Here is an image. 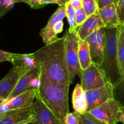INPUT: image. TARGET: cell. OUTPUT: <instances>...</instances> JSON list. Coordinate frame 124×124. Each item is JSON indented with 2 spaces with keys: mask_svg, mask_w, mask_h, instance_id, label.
<instances>
[{
  "mask_svg": "<svg viewBox=\"0 0 124 124\" xmlns=\"http://www.w3.org/2000/svg\"><path fill=\"white\" fill-rule=\"evenodd\" d=\"M35 59L41 66V80H47L69 88L68 69L65 56V37L50 45H45L34 52Z\"/></svg>",
  "mask_w": 124,
  "mask_h": 124,
  "instance_id": "cell-1",
  "label": "cell"
},
{
  "mask_svg": "<svg viewBox=\"0 0 124 124\" xmlns=\"http://www.w3.org/2000/svg\"><path fill=\"white\" fill-rule=\"evenodd\" d=\"M69 88L47 80H41L39 96L45 105L65 124L70 112L68 103Z\"/></svg>",
  "mask_w": 124,
  "mask_h": 124,
  "instance_id": "cell-2",
  "label": "cell"
},
{
  "mask_svg": "<svg viewBox=\"0 0 124 124\" xmlns=\"http://www.w3.org/2000/svg\"><path fill=\"white\" fill-rule=\"evenodd\" d=\"M117 27L105 28L103 60L102 65L100 66L107 81L111 83L113 87L119 84L123 79L120 72L118 59Z\"/></svg>",
  "mask_w": 124,
  "mask_h": 124,
  "instance_id": "cell-3",
  "label": "cell"
},
{
  "mask_svg": "<svg viewBox=\"0 0 124 124\" xmlns=\"http://www.w3.org/2000/svg\"><path fill=\"white\" fill-rule=\"evenodd\" d=\"M77 31L68 29L64 35L65 37V56L70 84L72 83L76 76L80 78L82 72L78 56L79 37L77 35Z\"/></svg>",
  "mask_w": 124,
  "mask_h": 124,
  "instance_id": "cell-4",
  "label": "cell"
},
{
  "mask_svg": "<svg viewBox=\"0 0 124 124\" xmlns=\"http://www.w3.org/2000/svg\"><path fill=\"white\" fill-rule=\"evenodd\" d=\"M85 40L89 45L92 63L100 67L103 62L105 46V27L94 31Z\"/></svg>",
  "mask_w": 124,
  "mask_h": 124,
  "instance_id": "cell-5",
  "label": "cell"
},
{
  "mask_svg": "<svg viewBox=\"0 0 124 124\" xmlns=\"http://www.w3.org/2000/svg\"><path fill=\"white\" fill-rule=\"evenodd\" d=\"M80 78L85 91L101 88L108 82L99 66L93 63L88 68L82 70Z\"/></svg>",
  "mask_w": 124,
  "mask_h": 124,
  "instance_id": "cell-6",
  "label": "cell"
},
{
  "mask_svg": "<svg viewBox=\"0 0 124 124\" xmlns=\"http://www.w3.org/2000/svg\"><path fill=\"white\" fill-rule=\"evenodd\" d=\"M120 105L114 98L108 100L89 112L97 119L108 124H117Z\"/></svg>",
  "mask_w": 124,
  "mask_h": 124,
  "instance_id": "cell-7",
  "label": "cell"
},
{
  "mask_svg": "<svg viewBox=\"0 0 124 124\" xmlns=\"http://www.w3.org/2000/svg\"><path fill=\"white\" fill-rule=\"evenodd\" d=\"M113 88V85L109 82H107L101 88L85 91L88 103L87 112H89L108 100L114 98Z\"/></svg>",
  "mask_w": 124,
  "mask_h": 124,
  "instance_id": "cell-8",
  "label": "cell"
},
{
  "mask_svg": "<svg viewBox=\"0 0 124 124\" xmlns=\"http://www.w3.org/2000/svg\"><path fill=\"white\" fill-rule=\"evenodd\" d=\"M27 72L20 66H14L8 74L0 80V101H4L8 99L20 78Z\"/></svg>",
  "mask_w": 124,
  "mask_h": 124,
  "instance_id": "cell-9",
  "label": "cell"
},
{
  "mask_svg": "<svg viewBox=\"0 0 124 124\" xmlns=\"http://www.w3.org/2000/svg\"><path fill=\"white\" fill-rule=\"evenodd\" d=\"M34 114L32 124H63L45 105L39 96L33 103Z\"/></svg>",
  "mask_w": 124,
  "mask_h": 124,
  "instance_id": "cell-10",
  "label": "cell"
},
{
  "mask_svg": "<svg viewBox=\"0 0 124 124\" xmlns=\"http://www.w3.org/2000/svg\"><path fill=\"white\" fill-rule=\"evenodd\" d=\"M65 16H66L65 5L59 6L57 10L51 15L47 21L46 26L41 30L40 32V36L43 39V41L45 45H50L58 40L59 38L55 34L54 31V26L58 21H63Z\"/></svg>",
  "mask_w": 124,
  "mask_h": 124,
  "instance_id": "cell-11",
  "label": "cell"
},
{
  "mask_svg": "<svg viewBox=\"0 0 124 124\" xmlns=\"http://www.w3.org/2000/svg\"><path fill=\"white\" fill-rule=\"evenodd\" d=\"M34 107L10 109L0 118V124H20L32 119Z\"/></svg>",
  "mask_w": 124,
  "mask_h": 124,
  "instance_id": "cell-12",
  "label": "cell"
},
{
  "mask_svg": "<svg viewBox=\"0 0 124 124\" xmlns=\"http://www.w3.org/2000/svg\"><path fill=\"white\" fill-rule=\"evenodd\" d=\"M39 91V88H32L21 94L14 97L8 102L7 103L9 110L19 108H24L33 105L34 100L36 98Z\"/></svg>",
  "mask_w": 124,
  "mask_h": 124,
  "instance_id": "cell-13",
  "label": "cell"
},
{
  "mask_svg": "<svg viewBox=\"0 0 124 124\" xmlns=\"http://www.w3.org/2000/svg\"><path fill=\"white\" fill-rule=\"evenodd\" d=\"M103 27H105V26L97 10L94 14L88 16L84 23L78 27L77 35L80 39L85 40L87 37L94 31Z\"/></svg>",
  "mask_w": 124,
  "mask_h": 124,
  "instance_id": "cell-14",
  "label": "cell"
},
{
  "mask_svg": "<svg viewBox=\"0 0 124 124\" xmlns=\"http://www.w3.org/2000/svg\"><path fill=\"white\" fill-rule=\"evenodd\" d=\"M41 68H38L33 69L27 72L24 76L20 78L13 91L9 95L8 99L4 101V102H8L14 97L21 94V93L31 89L30 86L31 81L35 77L41 76Z\"/></svg>",
  "mask_w": 124,
  "mask_h": 124,
  "instance_id": "cell-15",
  "label": "cell"
},
{
  "mask_svg": "<svg viewBox=\"0 0 124 124\" xmlns=\"http://www.w3.org/2000/svg\"><path fill=\"white\" fill-rule=\"evenodd\" d=\"M98 11L105 28L117 27L120 24L117 14L116 4L114 3L99 8Z\"/></svg>",
  "mask_w": 124,
  "mask_h": 124,
  "instance_id": "cell-16",
  "label": "cell"
},
{
  "mask_svg": "<svg viewBox=\"0 0 124 124\" xmlns=\"http://www.w3.org/2000/svg\"><path fill=\"white\" fill-rule=\"evenodd\" d=\"M72 102L75 111L80 114L87 113L88 103L85 91L80 84H77L72 93Z\"/></svg>",
  "mask_w": 124,
  "mask_h": 124,
  "instance_id": "cell-17",
  "label": "cell"
},
{
  "mask_svg": "<svg viewBox=\"0 0 124 124\" xmlns=\"http://www.w3.org/2000/svg\"><path fill=\"white\" fill-rule=\"evenodd\" d=\"M78 56L80 65L82 70L88 68L92 63L89 45L86 40L78 39Z\"/></svg>",
  "mask_w": 124,
  "mask_h": 124,
  "instance_id": "cell-18",
  "label": "cell"
},
{
  "mask_svg": "<svg viewBox=\"0 0 124 124\" xmlns=\"http://www.w3.org/2000/svg\"><path fill=\"white\" fill-rule=\"evenodd\" d=\"M12 65L13 66H20L27 72L33 69L41 68V66L35 60L33 53L21 54L18 58L13 62Z\"/></svg>",
  "mask_w": 124,
  "mask_h": 124,
  "instance_id": "cell-19",
  "label": "cell"
},
{
  "mask_svg": "<svg viewBox=\"0 0 124 124\" xmlns=\"http://www.w3.org/2000/svg\"><path fill=\"white\" fill-rule=\"evenodd\" d=\"M117 54L120 72L124 78V24L117 27Z\"/></svg>",
  "mask_w": 124,
  "mask_h": 124,
  "instance_id": "cell-20",
  "label": "cell"
},
{
  "mask_svg": "<svg viewBox=\"0 0 124 124\" xmlns=\"http://www.w3.org/2000/svg\"><path fill=\"white\" fill-rule=\"evenodd\" d=\"M66 6V16L67 17L68 21L70 28L69 29L71 31H74V30H78V27L76 24V9L71 6V4L68 1Z\"/></svg>",
  "mask_w": 124,
  "mask_h": 124,
  "instance_id": "cell-21",
  "label": "cell"
},
{
  "mask_svg": "<svg viewBox=\"0 0 124 124\" xmlns=\"http://www.w3.org/2000/svg\"><path fill=\"white\" fill-rule=\"evenodd\" d=\"M114 99L116 100L120 106H124V78L118 85L113 88Z\"/></svg>",
  "mask_w": 124,
  "mask_h": 124,
  "instance_id": "cell-22",
  "label": "cell"
},
{
  "mask_svg": "<svg viewBox=\"0 0 124 124\" xmlns=\"http://www.w3.org/2000/svg\"><path fill=\"white\" fill-rule=\"evenodd\" d=\"M79 124H108L90 114L89 112L85 114H79Z\"/></svg>",
  "mask_w": 124,
  "mask_h": 124,
  "instance_id": "cell-23",
  "label": "cell"
},
{
  "mask_svg": "<svg viewBox=\"0 0 124 124\" xmlns=\"http://www.w3.org/2000/svg\"><path fill=\"white\" fill-rule=\"evenodd\" d=\"M82 8L88 17L98 10L97 3L95 0H82Z\"/></svg>",
  "mask_w": 124,
  "mask_h": 124,
  "instance_id": "cell-24",
  "label": "cell"
},
{
  "mask_svg": "<svg viewBox=\"0 0 124 124\" xmlns=\"http://www.w3.org/2000/svg\"><path fill=\"white\" fill-rule=\"evenodd\" d=\"M20 56L21 54H20L11 53L3 50H0V63L8 61L12 63L14 61L16 60Z\"/></svg>",
  "mask_w": 124,
  "mask_h": 124,
  "instance_id": "cell-25",
  "label": "cell"
},
{
  "mask_svg": "<svg viewBox=\"0 0 124 124\" xmlns=\"http://www.w3.org/2000/svg\"><path fill=\"white\" fill-rule=\"evenodd\" d=\"M75 17H76V24L78 27H80L86 20L88 16H87L84 9H83V8H82L78 9H76Z\"/></svg>",
  "mask_w": 124,
  "mask_h": 124,
  "instance_id": "cell-26",
  "label": "cell"
},
{
  "mask_svg": "<svg viewBox=\"0 0 124 124\" xmlns=\"http://www.w3.org/2000/svg\"><path fill=\"white\" fill-rule=\"evenodd\" d=\"M116 8L120 24H124V0H118Z\"/></svg>",
  "mask_w": 124,
  "mask_h": 124,
  "instance_id": "cell-27",
  "label": "cell"
},
{
  "mask_svg": "<svg viewBox=\"0 0 124 124\" xmlns=\"http://www.w3.org/2000/svg\"><path fill=\"white\" fill-rule=\"evenodd\" d=\"M65 124H79V113L76 111L69 113L65 118Z\"/></svg>",
  "mask_w": 124,
  "mask_h": 124,
  "instance_id": "cell-28",
  "label": "cell"
},
{
  "mask_svg": "<svg viewBox=\"0 0 124 124\" xmlns=\"http://www.w3.org/2000/svg\"><path fill=\"white\" fill-rule=\"evenodd\" d=\"M68 0H41V5L43 7L45 6L48 4H57L59 6L65 5Z\"/></svg>",
  "mask_w": 124,
  "mask_h": 124,
  "instance_id": "cell-29",
  "label": "cell"
},
{
  "mask_svg": "<svg viewBox=\"0 0 124 124\" xmlns=\"http://www.w3.org/2000/svg\"><path fill=\"white\" fill-rule=\"evenodd\" d=\"M117 1L118 0H98V2H97L98 9L103 8V7L112 4V3H114L116 4Z\"/></svg>",
  "mask_w": 124,
  "mask_h": 124,
  "instance_id": "cell-30",
  "label": "cell"
},
{
  "mask_svg": "<svg viewBox=\"0 0 124 124\" xmlns=\"http://www.w3.org/2000/svg\"><path fill=\"white\" fill-rule=\"evenodd\" d=\"M63 25L64 24L63 21H60L55 24V25L54 26V31L56 35H57L58 34L62 32V31L63 30Z\"/></svg>",
  "mask_w": 124,
  "mask_h": 124,
  "instance_id": "cell-31",
  "label": "cell"
},
{
  "mask_svg": "<svg viewBox=\"0 0 124 124\" xmlns=\"http://www.w3.org/2000/svg\"><path fill=\"white\" fill-rule=\"evenodd\" d=\"M41 85V78H40V76L38 77H35L32 80L31 82V88H39Z\"/></svg>",
  "mask_w": 124,
  "mask_h": 124,
  "instance_id": "cell-32",
  "label": "cell"
},
{
  "mask_svg": "<svg viewBox=\"0 0 124 124\" xmlns=\"http://www.w3.org/2000/svg\"><path fill=\"white\" fill-rule=\"evenodd\" d=\"M9 111L8 106L4 101H0V118L3 116L7 111Z\"/></svg>",
  "mask_w": 124,
  "mask_h": 124,
  "instance_id": "cell-33",
  "label": "cell"
},
{
  "mask_svg": "<svg viewBox=\"0 0 124 124\" xmlns=\"http://www.w3.org/2000/svg\"><path fill=\"white\" fill-rule=\"evenodd\" d=\"M68 1L75 9L82 8V0H68Z\"/></svg>",
  "mask_w": 124,
  "mask_h": 124,
  "instance_id": "cell-34",
  "label": "cell"
},
{
  "mask_svg": "<svg viewBox=\"0 0 124 124\" xmlns=\"http://www.w3.org/2000/svg\"><path fill=\"white\" fill-rule=\"evenodd\" d=\"M40 2H41V0H31L30 7H31V8H32V9H35L43 8V7L41 5Z\"/></svg>",
  "mask_w": 124,
  "mask_h": 124,
  "instance_id": "cell-35",
  "label": "cell"
},
{
  "mask_svg": "<svg viewBox=\"0 0 124 124\" xmlns=\"http://www.w3.org/2000/svg\"><path fill=\"white\" fill-rule=\"evenodd\" d=\"M117 120L118 122H122L124 124V106H120L119 108Z\"/></svg>",
  "mask_w": 124,
  "mask_h": 124,
  "instance_id": "cell-36",
  "label": "cell"
},
{
  "mask_svg": "<svg viewBox=\"0 0 124 124\" xmlns=\"http://www.w3.org/2000/svg\"><path fill=\"white\" fill-rule=\"evenodd\" d=\"M14 2L15 3H21V2H23V3H25L26 4H29L30 6L31 4V0H14Z\"/></svg>",
  "mask_w": 124,
  "mask_h": 124,
  "instance_id": "cell-37",
  "label": "cell"
},
{
  "mask_svg": "<svg viewBox=\"0 0 124 124\" xmlns=\"http://www.w3.org/2000/svg\"><path fill=\"white\" fill-rule=\"evenodd\" d=\"M32 119H33V117H32ZM32 119H31V120H29L27 121L24 122H23L21 124H32Z\"/></svg>",
  "mask_w": 124,
  "mask_h": 124,
  "instance_id": "cell-38",
  "label": "cell"
},
{
  "mask_svg": "<svg viewBox=\"0 0 124 124\" xmlns=\"http://www.w3.org/2000/svg\"><path fill=\"white\" fill-rule=\"evenodd\" d=\"M4 0H0V9L2 8V6H3V3H4Z\"/></svg>",
  "mask_w": 124,
  "mask_h": 124,
  "instance_id": "cell-39",
  "label": "cell"
},
{
  "mask_svg": "<svg viewBox=\"0 0 124 124\" xmlns=\"http://www.w3.org/2000/svg\"><path fill=\"white\" fill-rule=\"evenodd\" d=\"M95 1H96L97 2H97H98V0H95Z\"/></svg>",
  "mask_w": 124,
  "mask_h": 124,
  "instance_id": "cell-40",
  "label": "cell"
}]
</instances>
